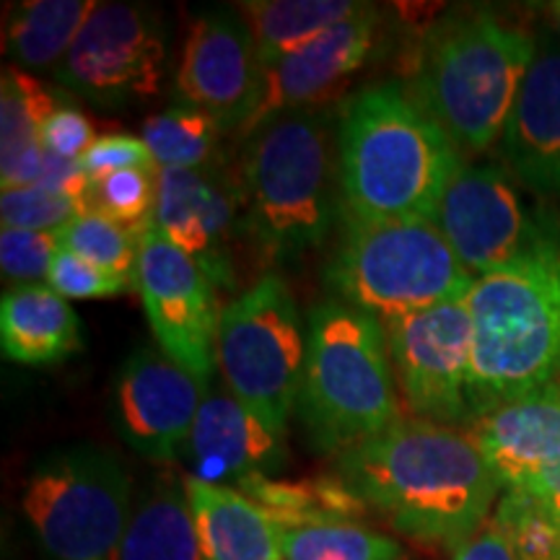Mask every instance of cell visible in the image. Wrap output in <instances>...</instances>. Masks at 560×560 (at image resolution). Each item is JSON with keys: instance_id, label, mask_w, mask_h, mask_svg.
<instances>
[{"instance_id": "6da1fadb", "label": "cell", "mask_w": 560, "mask_h": 560, "mask_svg": "<svg viewBox=\"0 0 560 560\" xmlns=\"http://www.w3.org/2000/svg\"><path fill=\"white\" fill-rule=\"evenodd\" d=\"M335 475L397 532L423 542L467 540L503 488L470 433L420 418L340 452Z\"/></svg>"}, {"instance_id": "7a4b0ae2", "label": "cell", "mask_w": 560, "mask_h": 560, "mask_svg": "<svg viewBox=\"0 0 560 560\" xmlns=\"http://www.w3.org/2000/svg\"><path fill=\"white\" fill-rule=\"evenodd\" d=\"M465 166L454 140L410 100L402 83H376L346 104L338 128V190L348 221L436 215Z\"/></svg>"}, {"instance_id": "3957f363", "label": "cell", "mask_w": 560, "mask_h": 560, "mask_svg": "<svg viewBox=\"0 0 560 560\" xmlns=\"http://www.w3.org/2000/svg\"><path fill=\"white\" fill-rule=\"evenodd\" d=\"M472 418L560 382V219L542 215L535 242L470 296Z\"/></svg>"}, {"instance_id": "277c9868", "label": "cell", "mask_w": 560, "mask_h": 560, "mask_svg": "<svg viewBox=\"0 0 560 560\" xmlns=\"http://www.w3.org/2000/svg\"><path fill=\"white\" fill-rule=\"evenodd\" d=\"M535 52V37L495 13H462L425 32L405 91L462 156L482 153L501 143Z\"/></svg>"}, {"instance_id": "5b68a950", "label": "cell", "mask_w": 560, "mask_h": 560, "mask_svg": "<svg viewBox=\"0 0 560 560\" xmlns=\"http://www.w3.org/2000/svg\"><path fill=\"white\" fill-rule=\"evenodd\" d=\"M338 153L327 115L299 109L265 122L242 161V231L268 262H296L338 219Z\"/></svg>"}, {"instance_id": "8992f818", "label": "cell", "mask_w": 560, "mask_h": 560, "mask_svg": "<svg viewBox=\"0 0 560 560\" xmlns=\"http://www.w3.org/2000/svg\"><path fill=\"white\" fill-rule=\"evenodd\" d=\"M296 416L322 454L346 452L402 420L382 319L342 301L312 310Z\"/></svg>"}, {"instance_id": "52a82bcc", "label": "cell", "mask_w": 560, "mask_h": 560, "mask_svg": "<svg viewBox=\"0 0 560 560\" xmlns=\"http://www.w3.org/2000/svg\"><path fill=\"white\" fill-rule=\"evenodd\" d=\"M325 280L342 304L389 322L467 301L478 278L457 260L436 221L342 219Z\"/></svg>"}, {"instance_id": "ba28073f", "label": "cell", "mask_w": 560, "mask_h": 560, "mask_svg": "<svg viewBox=\"0 0 560 560\" xmlns=\"http://www.w3.org/2000/svg\"><path fill=\"white\" fill-rule=\"evenodd\" d=\"M21 509L52 560H115L132 514V482L104 446H60L34 462Z\"/></svg>"}, {"instance_id": "9c48e42d", "label": "cell", "mask_w": 560, "mask_h": 560, "mask_svg": "<svg viewBox=\"0 0 560 560\" xmlns=\"http://www.w3.org/2000/svg\"><path fill=\"white\" fill-rule=\"evenodd\" d=\"M306 327L280 276H265L221 310L215 366L244 408L285 436L299 402Z\"/></svg>"}, {"instance_id": "30bf717a", "label": "cell", "mask_w": 560, "mask_h": 560, "mask_svg": "<svg viewBox=\"0 0 560 560\" xmlns=\"http://www.w3.org/2000/svg\"><path fill=\"white\" fill-rule=\"evenodd\" d=\"M397 392L412 416L454 425L472 420L475 327L467 301L384 322Z\"/></svg>"}, {"instance_id": "8fae6325", "label": "cell", "mask_w": 560, "mask_h": 560, "mask_svg": "<svg viewBox=\"0 0 560 560\" xmlns=\"http://www.w3.org/2000/svg\"><path fill=\"white\" fill-rule=\"evenodd\" d=\"M166 73V34L156 13L132 3H96L55 75L102 107L153 100Z\"/></svg>"}, {"instance_id": "7c38bea8", "label": "cell", "mask_w": 560, "mask_h": 560, "mask_svg": "<svg viewBox=\"0 0 560 560\" xmlns=\"http://www.w3.org/2000/svg\"><path fill=\"white\" fill-rule=\"evenodd\" d=\"M136 289L156 346L202 384L213 382L221 312L206 272L153 229L143 231Z\"/></svg>"}, {"instance_id": "4fadbf2b", "label": "cell", "mask_w": 560, "mask_h": 560, "mask_svg": "<svg viewBox=\"0 0 560 560\" xmlns=\"http://www.w3.org/2000/svg\"><path fill=\"white\" fill-rule=\"evenodd\" d=\"M545 213H529L509 174L465 164L439 202L436 226L475 278L506 268L535 242Z\"/></svg>"}, {"instance_id": "5bb4252c", "label": "cell", "mask_w": 560, "mask_h": 560, "mask_svg": "<svg viewBox=\"0 0 560 560\" xmlns=\"http://www.w3.org/2000/svg\"><path fill=\"white\" fill-rule=\"evenodd\" d=\"M208 384L195 380L159 346L138 348L115 380L112 416L120 436L140 457H182Z\"/></svg>"}, {"instance_id": "9a60e30c", "label": "cell", "mask_w": 560, "mask_h": 560, "mask_svg": "<svg viewBox=\"0 0 560 560\" xmlns=\"http://www.w3.org/2000/svg\"><path fill=\"white\" fill-rule=\"evenodd\" d=\"M262 70L240 13L210 11L187 32L174 89L182 104L206 109L223 128L242 130L257 107Z\"/></svg>"}, {"instance_id": "2e32d148", "label": "cell", "mask_w": 560, "mask_h": 560, "mask_svg": "<svg viewBox=\"0 0 560 560\" xmlns=\"http://www.w3.org/2000/svg\"><path fill=\"white\" fill-rule=\"evenodd\" d=\"M236 192L208 170H159L153 229L206 272L213 289H231V247L240 234Z\"/></svg>"}, {"instance_id": "e0dca14e", "label": "cell", "mask_w": 560, "mask_h": 560, "mask_svg": "<svg viewBox=\"0 0 560 560\" xmlns=\"http://www.w3.org/2000/svg\"><path fill=\"white\" fill-rule=\"evenodd\" d=\"M376 30H380V13L374 5H361V11H355L325 37L265 68L257 107L240 130L242 136L252 138L265 122L289 112L312 109L327 94H332L374 50Z\"/></svg>"}, {"instance_id": "ac0fdd59", "label": "cell", "mask_w": 560, "mask_h": 560, "mask_svg": "<svg viewBox=\"0 0 560 560\" xmlns=\"http://www.w3.org/2000/svg\"><path fill=\"white\" fill-rule=\"evenodd\" d=\"M192 478L236 488L255 475H270L285 462V436L262 423L231 392L208 384L182 457Z\"/></svg>"}, {"instance_id": "d6986e66", "label": "cell", "mask_w": 560, "mask_h": 560, "mask_svg": "<svg viewBox=\"0 0 560 560\" xmlns=\"http://www.w3.org/2000/svg\"><path fill=\"white\" fill-rule=\"evenodd\" d=\"M501 156L524 187L560 200V45L542 39L501 136Z\"/></svg>"}, {"instance_id": "ffe728a7", "label": "cell", "mask_w": 560, "mask_h": 560, "mask_svg": "<svg viewBox=\"0 0 560 560\" xmlns=\"http://www.w3.org/2000/svg\"><path fill=\"white\" fill-rule=\"evenodd\" d=\"M467 433L503 488H524L560 459V382L493 405Z\"/></svg>"}, {"instance_id": "44dd1931", "label": "cell", "mask_w": 560, "mask_h": 560, "mask_svg": "<svg viewBox=\"0 0 560 560\" xmlns=\"http://www.w3.org/2000/svg\"><path fill=\"white\" fill-rule=\"evenodd\" d=\"M206 560H283L280 527L240 490L185 475Z\"/></svg>"}, {"instance_id": "7402d4cb", "label": "cell", "mask_w": 560, "mask_h": 560, "mask_svg": "<svg viewBox=\"0 0 560 560\" xmlns=\"http://www.w3.org/2000/svg\"><path fill=\"white\" fill-rule=\"evenodd\" d=\"M81 322L50 285H16L0 301V346L24 366L60 363L81 350Z\"/></svg>"}, {"instance_id": "603a6c76", "label": "cell", "mask_w": 560, "mask_h": 560, "mask_svg": "<svg viewBox=\"0 0 560 560\" xmlns=\"http://www.w3.org/2000/svg\"><path fill=\"white\" fill-rule=\"evenodd\" d=\"M115 560H206L185 475L164 472L132 509Z\"/></svg>"}, {"instance_id": "cb8c5ba5", "label": "cell", "mask_w": 560, "mask_h": 560, "mask_svg": "<svg viewBox=\"0 0 560 560\" xmlns=\"http://www.w3.org/2000/svg\"><path fill=\"white\" fill-rule=\"evenodd\" d=\"M234 490L255 501L280 529L348 524L369 514L366 501H361L335 472L301 480L255 475Z\"/></svg>"}, {"instance_id": "d4e9b609", "label": "cell", "mask_w": 560, "mask_h": 560, "mask_svg": "<svg viewBox=\"0 0 560 560\" xmlns=\"http://www.w3.org/2000/svg\"><path fill=\"white\" fill-rule=\"evenodd\" d=\"M361 5L350 0H247L236 13L255 42L262 68H268L325 37Z\"/></svg>"}, {"instance_id": "484cf974", "label": "cell", "mask_w": 560, "mask_h": 560, "mask_svg": "<svg viewBox=\"0 0 560 560\" xmlns=\"http://www.w3.org/2000/svg\"><path fill=\"white\" fill-rule=\"evenodd\" d=\"M96 3L91 0H30L13 9L5 47L19 66L58 68Z\"/></svg>"}, {"instance_id": "4316f807", "label": "cell", "mask_w": 560, "mask_h": 560, "mask_svg": "<svg viewBox=\"0 0 560 560\" xmlns=\"http://www.w3.org/2000/svg\"><path fill=\"white\" fill-rule=\"evenodd\" d=\"M223 125L192 104H174L143 122L140 138L159 170H206Z\"/></svg>"}, {"instance_id": "83f0119b", "label": "cell", "mask_w": 560, "mask_h": 560, "mask_svg": "<svg viewBox=\"0 0 560 560\" xmlns=\"http://www.w3.org/2000/svg\"><path fill=\"white\" fill-rule=\"evenodd\" d=\"M58 109L52 94L21 68H5L0 81V170L45 149L42 130Z\"/></svg>"}, {"instance_id": "f1b7e54d", "label": "cell", "mask_w": 560, "mask_h": 560, "mask_svg": "<svg viewBox=\"0 0 560 560\" xmlns=\"http://www.w3.org/2000/svg\"><path fill=\"white\" fill-rule=\"evenodd\" d=\"M283 560H402V545L361 524L280 529Z\"/></svg>"}, {"instance_id": "f546056e", "label": "cell", "mask_w": 560, "mask_h": 560, "mask_svg": "<svg viewBox=\"0 0 560 560\" xmlns=\"http://www.w3.org/2000/svg\"><path fill=\"white\" fill-rule=\"evenodd\" d=\"M140 240H143L140 231L122 226L94 208L60 229L62 249L73 252L75 257L112 272V276L132 280V283H136Z\"/></svg>"}, {"instance_id": "4dcf8cb0", "label": "cell", "mask_w": 560, "mask_h": 560, "mask_svg": "<svg viewBox=\"0 0 560 560\" xmlns=\"http://www.w3.org/2000/svg\"><path fill=\"white\" fill-rule=\"evenodd\" d=\"M490 520L520 560H560V520L532 490H503Z\"/></svg>"}, {"instance_id": "1f68e13d", "label": "cell", "mask_w": 560, "mask_h": 560, "mask_svg": "<svg viewBox=\"0 0 560 560\" xmlns=\"http://www.w3.org/2000/svg\"><path fill=\"white\" fill-rule=\"evenodd\" d=\"M156 192L159 166H153V170H125L94 182L89 206L122 223V226L143 234L153 223Z\"/></svg>"}, {"instance_id": "d6a6232c", "label": "cell", "mask_w": 560, "mask_h": 560, "mask_svg": "<svg viewBox=\"0 0 560 560\" xmlns=\"http://www.w3.org/2000/svg\"><path fill=\"white\" fill-rule=\"evenodd\" d=\"M91 206L86 200L60 198L42 187H19V190H3L0 198V215L3 226L30 229V231H60L68 223L81 219Z\"/></svg>"}, {"instance_id": "836d02e7", "label": "cell", "mask_w": 560, "mask_h": 560, "mask_svg": "<svg viewBox=\"0 0 560 560\" xmlns=\"http://www.w3.org/2000/svg\"><path fill=\"white\" fill-rule=\"evenodd\" d=\"M60 252V231H30L3 226L0 231V268L3 278L19 285H39L47 280Z\"/></svg>"}, {"instance_id": "e575fe53", "label": "cell", "mask_w": 560, "mask_h": 560, "mask_svg": "<svg viewBox=\"0 0 560 560\" xmlns=\"http://www.w3.org/2000/svg\"><path fill=\"white\" fill-rule=\"evenodd\" d=\"M47 285L62 299H109L136 289L132 280L112 276V272L81 260L62 247L55 255L50 272H47Z\"/></svg>"}, {"instance_id": "d590c367", "label": "cell", "mask_w": 560, "mask_h": 560, "mask_svg": "<svg viewBox=\"0 0 560 560\" xmlns=\"http://www.w3.org/2000/svg\"><path fill=\"white\" fill-rule=\"evenodd\" d=\"M81 161L91 182H100L104 177H109V174L125 170H153V166H156V161H153L143 138L128 136V132L96 138L94 145L83 153Z\"/></svg>"}, {"instance_id": "8d00e7d4", "label": "cell", "mask_w": 560, "mask_h": 560, "mask_svg": "<svg viewBox=\"0 0 560 560\" xmlns=\"http://www.w3.org/2000/svg\"><path fill=\"white\" fill-rule=\"evenodd\" d=\"M96 132L94 125L81 109L58 107L42 130V145L45 151L62 159H83L91 145H94Z\"/></svg>"}, {"instance_id": "74e56055", "label": "cell", "mask_w": 560, "mask_h": 560, "mask_svg": "<svg viewBox=\"0 0 560 560\" xmlns=\"http://www.w3.org/2000/svg\"><path fill=\"white\" fill-rule=\"evenodd\" d=\"M37 187L42 190L60 195V198H73V200H86L94 190V182L83 170L81 159H62L55 153L45 151V164H42V174Z\"/></svg>"}, {"instance_id": "f35d334b", "label": "cell", "mask_w": 560, "mask_h": 560, "mask_svg": "<svg viewBox=\"0 0 560 560\" xmlns=\"http://www.w3.org/2000/svg\"><path fill=\"white\" fill-rule=\"evenodd\" d=\"M452 560H520L511 550L503 532L495 527L493 520L480 524L467 540H462L454 550Z\"/></svg>"}, {"instance_id": "ab89813d", "label": "cell", "mask_w": 560, "mask_h": 560, "mask_svg": "<svg viewBox=\"0 0 560 560\" xmlns=\"http://www.w3.org/2000/svg\"><path fill=\"white\" fill-rule=\"evenodd\" d=\"M524 488L532 490L537 499H542L545 503H548V509L560 520V459L556 462V465H550L548 470H542L540 475H537L535 480H529Z\"/></svg>"}, {"instance_id": "60d3db41", "label": "cell", "mask_w": 560, "mask_h": 560, "mask_svg": "<svg viewBox=\"0 0 560 560\" xmlns=\"http://www.w3.org/2000/svg\"><path fill=\"white\" fill-rule=\"evenodd\" d=\"M552 9H556V16H558V24H560V3L552 5Z\"/></svg>"}]
</instances>
